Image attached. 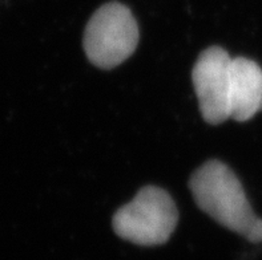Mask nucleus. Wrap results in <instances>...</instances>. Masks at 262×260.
<instances>
[{"instance_id":"5","label":"nucleus","mask_w":262,"mask_h":260,"mask_svg":"<svg viewBox=\"0 0 262 260\" xmlns=\"http://www.w3.org/2000/svg\"><path fill=\"white\" fill-rule=\"evenodd\" d=\"M262 112V69L245 57L232 59L230 65V119L244 122Z\"/></svg>"},{"instance_id":"2","label":"nucleus","mask_w":262,"mask_h":260,"mask_svg":"<svg viewBox=\"0 0 262 260\" xmlns=\"http://www.w3.org/2000/svg\"><path fill=\"white\" fill-rule=\"evenodd\" d=\"M177 222L179 211L172 197L163 188L146 186L116 211L112 226L124 241L153 247L168 242Z\"/></svg>"},{"instance_id":"4","label":"nucleus","mask_w":262,"mask_h":260,"mask_svg":"<svg viewBox=\"0 0 262 260\" xmlns=\"http://www.w3.org/2000/svg\"><path fill=\"white\" fill-rule=\"evenodd\" d=\"M230 65L229 53L220 46H210L200 55L193 66L192 80L200 112L210 125L230 119Z\"/></svg>"},{"instance_id":"3","label":"nucleus","mask_w":262,"mask_h":260,"mask_svg":"<svg viewBox=\"0 0 262 260\" xmlns=\"http://www.w3.org/2000/svg\"><path fill=\"white\" fill-rule=\"evenodd\" d=\"M139 43V26L124 4L112 2L93 13L84 32V51L93 65L112 69L130 57Z\"/></svg>"},{"instance_id":"1","label":"nucleus","mask_w":262,"mask_h":260,"mask_svg":"<svg viewBox=\"0 0 262 260\" xmlns=\"http://www.w3.org/2000/svg\"><path fill=\"white\" fill-rule=\"evenodd\" d=\"M193 198L217 223L253 243L262 242V219L250 207L243 184L225 163L208 161L192 175Z\"/></svg>"}]
</instances>
